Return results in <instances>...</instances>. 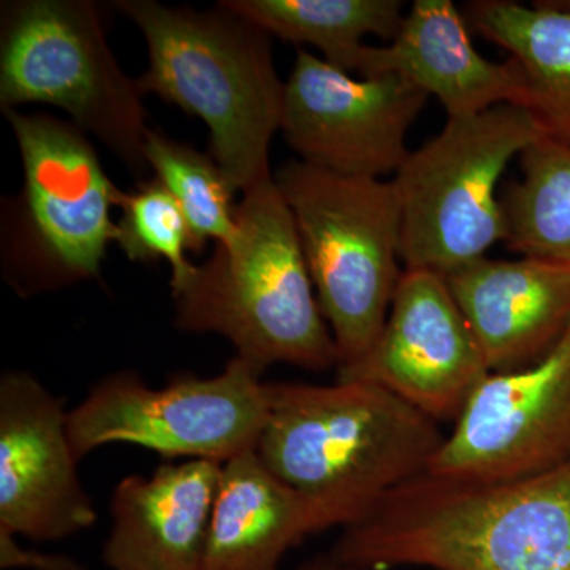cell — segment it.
I'll list each match as a JSON object with an SVG mask.
<instances>
[{
    "mask_svg": "<svg viewBox=\"0 0 570 570\" xmlns=\"http://www.w3.org/2000/svg\"><path fill=\"white\" fill-rule=\"evenodd\" d=\"M330 553L355 570H570V461L491 482L425 472L344 528Z\"/></svg>",
    "mask_w": 570,
    "mask_h": 570,
    "instance_id": "cell-1",
    "label": "cell"
},
{
    "mask_svg": "<svg viewBox=\"0 0 570 570\" xmlns=\"http://www.w3.org/2000/svg\"><path fill=\"white\" fill-rule=\"evenodd\" d=\"M266 387L268 419L255 452L309 502L324 531L351 527L425 474L445 441L436 420L366 382Z\"/></svg>",
    "mask_w": 570,
    "mask_h": 570,
    "instance_id": "cell-2",
    "label": "cell"
},
{
    "mask_svg": "<svg viewBox=\"0 0 570 570\" xmlns=\"http://www.w3.org/2000/svg\"><path fill=\"white\" fill-rule=\"evenodd\" d=\"M174 298L178 328L227 337L261 373L276 363L340 366L294 216L273 176L243 193L234 236L217 243Z\"/></svg>",
    "mask_w": 570,
    "mask_h": 570,
    "instance_id": "cell-3",
    "label": "cell"
},
{
    "mask_svg": "<svg viewBox=\"0 0 570 570\" xmlns=\"http://www.w3.org/2000/svg\"><path fill=\"white\" fill-rule=\"evenodd\" d=\"M115 6L148 47V69L137 80L141 94L206 124L212 157L236 193L273 176L268 151L283 122L285 82L268 33L220 3L212 11L153 0Z\"/></svg>",
    "mask_w": 570,
    "mask_h": 570,
    "instance_id": "cell-4",
    "label": "cell"
},
{
    "mask_svg": "<svg viewBox=\"0 0 570 570\" xmlns=\"http://www.w3.org/2000/svg\"><path fill=\"white\" fill-rule=\"evenodd\" d=\"M273 178L294 216L340 366L347 365L381 335L403 276L395 184L302 160L284 164Z\"/></svg>",
    "mask_w": 570,
    "mask_h": 570,
    "instance_id": "cell-5",
    "label": "cell"
},
{
    "mask_svg": "<svg viewBox=\"0 0 570 570\" xmlns=\"http://www.w3.org/2000/svg\"><path fill=\"white\" fill-rule=\"evenodd\" d=\"M542 137L527 108L498 105L449 119L409 153L393 176L401 208V262L448 277L505 242L498 184L509 164Z\"/></svg>",
    "mask_w": 570,
    "mask_h": 570,
    "instance_id": "cell-6",
    "label": "cell"
},
{
    "mask_svg": "<svg viewBox=\"0 0 570 570\" xmlns=\"http://www.w3.org/2000/svg\"><path fill=\"white\" fill-rule=\"evenodd\" d=\"M137 80L124 73L88 0L2 3L0 108L26 104L61 108L134 174L145 159L146 111Z\"/></svg>",
    "mask_w": 570,
    "mask_h": 570,
    "instance_id": "cell-7",
    "label": "cell"
},
{
    "mask_svg": "<svg viewBox=\"0 0 570 570\" xmlns=\"http://www.w3.org/2000/svg\"><path fill=\"white\" fill-rule=\"evenodd\" d=\"M21 154L22 184L9 202L3 253L14 287L47 291L92 279L115 242L111 212L121 190L91 141L55 116L3 111Z\"/></svg>",
    "mask_w": 570,
    "mask_h": 570,
    "instance_id": "cell-8",
    "label": "cell"
},
{
    "mask_svg": "<svg viewBox=\"0 0 570 570\" xmlns=\"http://www.w3.org/2000/svg\"><path fill=\"white\" fill-rule=\"evenodd\" d=\"M262 374L239 356L217 376L179 374L160 389L135 373L111 374L69 412L75 459L110 444L223 464L253 452L268 419Z\"/></svg>",
    "mask_w": 570,
    "mask_h": 570,
    "instance_id": "cell-9",
    "label": "cell"
},
{
    "mask_svg": "<svg viewBox=\"0 0 570 570\" xmlns=\"http://www.w3.org/2000/svg\"><path fill=\"white\" fill-rule=\"evenodd\" d=\"M430 99L395 75L352 78L305 50L285 82L284 140L302 163L385 179L409 156L407 134Z\"/></svg>",
    "mask_w": 570,
    "mask_h": 570,
    "instance_id": "cell-10",
    "label": "cell"
},
{
    "mask_svg": "<svg viewBox=\"0 0 570 570\" xmlns=\"http://www.w3.org/2000/svg\"><path fill=\"white\" fill-rule=\"evenodd\" d=\"M570 461V325L538 362L480 382L428 472L528 478Z\"/></svg>",
    "mask_w": 570,
    "mask_h": 570,
    "instance_id": "cell-11",
    "label": "cell"
},
{
    "mask_svg": "<svg viewBox=\"0 0 570 570\" xmlns=\"http://www.w3.org/2000/svg\"><path fill=\"white\" fill-rule=\"evenodd\" d=\"M336 371V381L389 390L439 423H455L490 374L448 281L425 269H403L381 335Z\"/></svg>",
    "mask_w": 570,
    "mask_h": 570,
    "instance_id": "cell-12",
    "label": "cell"
},
{
    "mask_svg": "<svg viewBox=\"0 0 570 570\" xmlns=\"http://www.w3.org/2000/svg\"><path fill=\"white\" fill-rule=\"evenodd\" d=\"M63 403L32 374L0 379V531L59 540L97 521L78 478Z\"/></svg>",
    "mask_w": 570,
    "mask_h": 570,
    "instance_id": "cell-13",
    "label": "cell"
},
{
    "mask_svg": "<svg viewBox=\"0 0 570 570\" xmlns=\"http://www.w3.org/2000/svg\"><path fill=\"white\" fill-rule=\"evenodd\" d=\"M358 73L403 78L436 97L449 119L469 118L498 105L527 107L519 63L483 58L452 0H415L390 45H367Z\"/></svg>",
    "mask_w": 570,
    "mask_h": 570,
    "instance_id": "cell-14",
    "label": "cell"
},
{
    "mask_svg": "<svg viewBox=\"0 0 570 570\" xmlns=\"http://www.w3.org/2000/svg\"><path fill=\"white\" fill-rule=\"evenodd\" d=\"M445 281L490 373L538 362L569 328V265L483 257Z\"/></svg>",
    "mask_w": 570,
    "mask_h": 570,
    "instance_id": "cell-15",
    "label": "cell"
},
{
    "mask_svg": "<svg viewBox=\"0 0 570 570\" xmlns=\"http://www.w3.org/2000/svg\"><path fill=\"white\" fill-rule=\"evenodd\" d=\"M223 463L187 460L129 475L111 498V570H204Z\"/></svg>",
    "mask_w": 570,
    "mask_h": 570,
    "instance_id": "cell-16",
    "label": "cell"
},
{
    "mask_svg": "<svg viewBox=\"0 0 570 570\" xmlns=\"http://www.w3.org/2000/svg\"><path fill=\"white\" fill-rule=\"evenodd\" d=\"M321 531L316 510L253 450L224 463L204 570H277L288 550Z\"/></svg>",
    "mask_w": 570,
    "mask_h": 570,
    "instance_id": "cell-17",
    "label": "cell"
},
{
    "mask_svg": "<svg viewBox=\"0 0 570 570\" xmlns=\"http://www.w3.org/2000/svg\"><path fill=\"white\" fill-rule=\"evenodd\" d=\"M475 31L509 52L527 81V110L540 134L570 146V14L540 2L479 0Z\"/></svg>",
    "mask_w": 570,
    "mask_h": 570,
    "instance_id": "cell-18",
    "label": "cell"
},
{
    "mask_svg": "<svg viewBox=\"0 0 570 570\" xmlns=\"http://www.w3.org/2000/svg\"><path fill=\"white\" fill-rule=\"evenodd\" d=\"M268 36L295 45H313L326 62L360 71L367 36L392 41L406 9L400 0H223Z\"/></svg>",
    "mask_w": 570,
    "mask_h": 570,
    "instance_id": "cell-19",
    "label": "cell"
},
{
    "mask_svg": "<svg viewBox=\"0 0 570 570\" xmlns=\"http://www.w3.org/2000/svg\"><path fill=\"white\" fill-rule=\"evenodd\" d=\"M502 198L505 245L521 257L570 266V146L540 137L520 156Z\"/></svg>",
    "mask_w": 570,
    "mask_h": 570,
    "instance_id": "cell-20",
    "label": "cell"
},
{
    "mask_svg": "<svg viewBox=\"0 0 570 570\" xmlns=\"http://www.w3.org/2000/svg\"><path fill=\"white\" fill-rule=\"evenodd\" d=\"M145 159L154 178L170 190L190 228V249L200 254L208 242L225 243L236 230V189L212 156L149 129Z\"/></svg>",
    "mask_w": 570,
    "mask_h": 570,
    "instance_id": "cell-21",
    "label": "cell"
},
{
    "mask_svg": "<svg viewBox=\"0 0 570 570\" xmlns=\"http://www.w3.org/2000/svg\"><path fill=\"white\" fill-rule=\"evenodd\" d=\"M116 206L121 217L116 223L115 242L132 262L165 261L171 268V292L193 277L195 268L187 257L190 228L181 206L157 178L138 183L130 193H119Z\"/></svg>",
    "mask_w": 570,
    "mask_h": 570,
    "instance_id": "cell-22",
    "label": "cell"
},
{
    "mask_svg": "<svg viewBox=\"0 0 570 570\" xmlns=\"http://www.w3.org/2000/svg\"><path fill=\"white\" fill-rule=\"evenodd\" d=\"M0 560L2 568H28L32 570H81L77 561L67 557L41 554L22 549L13 534L0 531Z\"/></svg>",
    "mask_w": 570,
    "mask_h": 570,
    "instance_id": "cell-23",
    "label": "cell"
},
{
    "mask_svg": "<svg viewBox=\"0 0 570 570\" xmlns=\"http://www.w3.org/2000/svg\"><path fill=\"white\" fill-rule=\"evenodd\" d=\"M296 570H355L343 564L333 557L332 553L321 554V557L314 558V560L307 561L302 568Z\"/></svg>",
    "mask_w": 570,
    "mask_h": 570,
    "instance_id": "cell-24",
    "label": "cell"
},
{
    "mask_svg": "<svg viewBox=\"0 0 570 570\" xmlns=\"http://www.w3.org/2000/svg\"><path fill=\"white\" fill-rule=\"evenodd\" d=\"M543 6L570 14V0H542Z\"/></svg>",
    "mask_w": 570,
    "mask_h": 570,
    "instance_id": "cell-25",
    "label": "cell"
}]
</instances>
